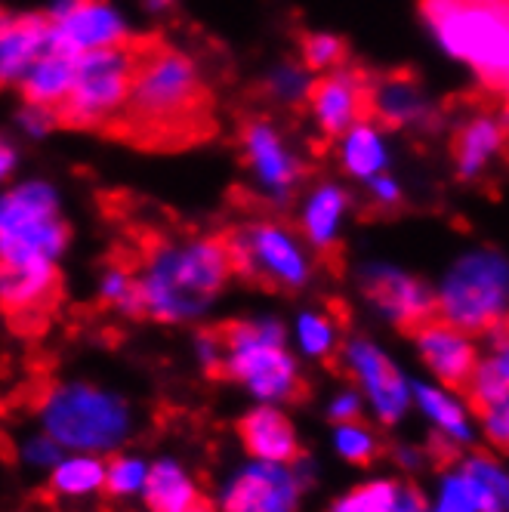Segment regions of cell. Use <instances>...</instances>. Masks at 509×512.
Segmentation results:
<instances>
[{
  "instance_id": "cell-1",
  "label": "cell",
  "mask_w": 509,
  "mask_h": 512,
  "mask_svg": "<svg viewBox=\"0 0 509 512\" xmlns=\"http://www.w3.org/2000/svg\"><path fill=\"white\" fill-rule=\"evenodd\" d=\"M210 90L198 62L158 38H139L136 75L121 118L105 136L142 149H173L192 142L207 124Z\"/></svg>"
},
{
  "instance_id": "cell-2",
  "label": "cell",
  "mask_w": 509,
  "mask_h": 512,
  "mask_svg": "<svg viewBox=\"0 0 509 512\" xmlns=\"http://www.w3.org/2000/svg\"><path fill=\"white\" fill-rule=\"evenodd\" d=\"M235 275L223 235L189 241H155L145 250L139 278L145 315L158 321H186L201 315Z\"/></svg>"
},
{
  "instance_id": "cell-3",
  "label": "cell",
  "mask_w": 509,
  "mask_h": 512,
  "mask_svg": "<svg viewBox=\"0 0 509 512\" xmlns=\"http://www.w3.org/2000/svg\"><path fill=\"white\" fill-rule=\"evenodd\" d=\"M207 374L250 386L266 401L303 405L309 386L297 361L284 349V327L278 321H223L198 337Z\"/></svg>"
},
{
  "instance_id": "cell-4",
  "label": "cell",
  "mask_w": 509,
  "mask_h": 512,
  "mask_svg": "<svg viewBox=\"0 0 509 512\" xmlns=\"http://www.w3.org/2000/svg\"><path fill=\"white\" fill-rule=\"evenodd\" d=\"M420 16L445 56L472 68L488 90L500 93L509 75V4L420 0Z\"/></svg>"
},
{
  "instance_id": "cell-5",
  "label": "cell",
  "mask_w": 509,
  "mask_h": 512,
  "mask_svg": "<svg viewBox=\"0 0 509 512\" xmlns=\"http://www.w3.org/2000/svg\"><path fill=\"white\" fill-rule=\"evenodd\" d=\"M139 38H130L121 47L90 50L78 59L75 87L53 108V118L62 127L108 133L121 118L130 99L133 75H136Z\"/></svg>"
},
{
  "instance_id": "cell-6",
  "label": "cell",
  "mask_w": 509,
  "mask_h": 512,
  "mask_svg": "<svg viewBox=\"0 0 509 512\" xmlns=\"http://www.w3.org/2000/svg\"><path fill=\"white\" fill-rule=\"evenodd\" d=\"M232 269L253 287L263 290H303L312 281L315 260L300 229H290L272 219H257L238 229L223 232Z\"/></svg>"
},
{
  "instance_id": "cell-7",
  "label": "cell",
  "mask_w": 509,
  "mask_h": 512,
  "mask_svg": "<svg viewBox=\"0 0 509 512\" xmlns=\"http://www.w3.org/2000/svg\"><path fill=\"white\" fill-rule=\"evenodd\" d=\"M439 294V318L463 334H488L509 312V263L497 250H472L451 266Z\"/></svg>"
},
{
  "instance_id": "cell-8",
  "label": "cell",
  "mask_w": 509,
  "mask_h": 512,
  "mask_svg": "<svg viewBox=\"0 0 509 512\" xmlns=\"http://www.w3.org/2000/svg\"><path fill=\"white\" fill-rule=\"evenodd\" d=\"M44 426L62 448L108 451L127 438L130 411L121 398L93 386H62L44 401Z\"/></svg>"
},
{
  "instance_id": "cell-9",
  "label": "cell",
  "mask_w": 509,
  "mask_h": 512,
  "mask_svg": "<svg viewBox=\"0 0 509 512\" xmlns=\"http://www.w3.org/2000/svg\"><path fill=\"white\" fill-rule=\"evenodd\" d=\"M241 152L244 164L253 176V186L272 207H290L306 179L303 158L290 149V142L281 136V130L266 121L253 118L241 127Z\"/></svg>"
},
{
  "instance_id": "cell-10",
  "label": "cell",
  "mask_w": 509,
  "mask_h": 512,
  "mask_svg": "<svg viewBox=\"0 0 509 512\" xmlns=\"http://www.w3.org/2000/svg\"><path fill=\"white\" fill-rule=\"evenodd\" d=\"M62 294L50 256H0V306L16 327L41 324Z\"/></svg>"
},
{
  "instance_id": "cell-11",
  "label": "cell",
  "mask_w": 509,
  "mask_h": 512,
  "mask_svg": "<svg viewBox=\"0 0 509 512\" xmlns=\"http://www.w3.org/2000/svg\"><path fill=\"white\" fill-rule=\"evenodd\" d=\"M50 53L81 59L90 50L121 47L133 34L105 0H56Z\"/></svg>"
},
{
  "instance_id": "cell-12",
  "label": "cell",
  "mask_w": 509,
  "mask_h": 512,
  "mask_svg": "<svg viewBox=\"0 0 509 512\" xmlns=\"http://www.w3.org/2000/svg\"><path fill=\"white\" fill-rule=\"evenodd\" d=\"M509 155V108L491 112L482 108L476 115L457 121L451 136V164L454 176L466 186H476L491 176L497 164Z\"/></svg>"
},
{
  "instance_id": "cell-13",
  "label": "cell",
  "mask_w": 509,
  "mask_h": 512,
  "mask_svg": "<svg viewBox=\"0 0 509 512\" xmlns=\"http://www.w3.org/2000/svg\"><path fill=\"white\" fill-rule=\"evenodd\" d=\"M361 290L408 337L426 321L439 318V294L408 272H398L389 266H371L361 275Z\"/></svg>"
},
{
  "instance_id": "cell-14",
  "label": "cell",
  "mask_w": 509,
  "mask_h": 512,
  "mask_svg": "<svg viewBox=\"0 0 509 512\" xmlns=\"http://www.w3.org/2000/svg\"><path fill=\"white\" fill-rule=\"evenodd\" d=\"M309 112L321 136L340 139L358 121L371 118V78L355 68H337L315 78Z\"/></svg>"
},
{
  "instance_id": "cell-15",
  "label": "cell",
  "mask_w": 509,
  "mask_h": 512,
  "mask_svg": "<svg viewBox=\"0 0 509 512\" xmlns=\"http://www.w3.org/2000/svg\"><path fill=\"white\" fill-rule=\"evenodd\" d=\"M371 121L386 130H435L439 108L414 75L398 71L371 78Z\"/></svg>"
},
{
  "instance_id": "cell-16",
  "label": "cell",
  "mask_w": 509,
  "mask_h": 512,
  "mask_svg": "<svg viewBox=\"0 0 509 512\" xmlns=\"http://www.w3.org/2000/svg\"><path fill=\"white\" fill-rule=\"evenodd\" d=\"M303 491V479L284 463L247 466L229 485L223 512H294Z\"/></svg>"
},
{
  "instance_id": "cell-17",
  "label": "cell",
  "mask_w": 509,
  "mask_h": 512,
  "mask_svg": "<svg viewBox=\"0 0 509 512\" xmlns=\"http://www.w3.org/2000/svg\"><path fill=\"white\" fill-rule=\"evenodd\" d=\"M411 337H414L423 361L429 364V371L445 386L463 392L479 368V352L472 346L469 334H463L460 327H454L442 318H432L423 327H417Z\"/></svg>"
},
{
  "instance_id": "cell-18",
  "label": "cell",
  "mask_w": 509,
  "mask_h": 512,
  "mask_svg": "<svg viewBox=\"0 0 509 512\" xmlns=\"http://www.w3.org/2000/svg\"><path fill=\"white\" fill-rule=\"evenodd\" d=\"M346 364L358 377V383L368 389V398L374 401V408L383 423H395L405 414L408 386H405L402 374L395 371V364L380 349H374L365 340H352L346 346Z\"/></svg>"
},
{
  "instance_id": "cell-19",
  "label": "cell",
  "mask_w": 509,
  "mask_h": 512,
  "mask_svg": "<svg viewBox=\"0 0 509 512\" xmlns=\"http://www.w3.org/2000/svg\"><path fill=\"white\" fill-rule=\"evenodd\" d=\"M349 204H352V198L340 182H318V186H312L306 192L297 229L315 253H321V256L337 253L340 229L349 213Z\"/></svg>"
},
{
  "instance_id": "cell-20",
  "label": "cell",
  "mask_w": 509,
  "mask_h": 512,
  "mask_svg": "<svg viewBox=\"0 0 509 512\" xmlns=\"http://www.w3.org/2000/svg\"><path fill=\"white\" fill-rule=\"evenodd\" d=\"M53 38V16H19L0 25V87H7L16 78H25L28 71L50 53Z\"/></svg>"
},
{
  "instance_id": "cell-21",
  "label": "cell",
  "mask_w": 509,
  "mask_h": 512,
  "mask_svg": "<svg viewBox=\"0 0 509 512\" xmlns=\"http://www.w3.org/2000/svg\"><path fill=\"white\" fill-rule=\"evenodd\" d=\"M238 435L247 454L263 463H300L303 460V448H300L294 423L275 408H257L247 417H241Z\"/></svg>"
},
{
  "instance_id": "cell-22",
  "label": "cell",
  "mask_w": 509,
  "mask_h": 512,
  "mask_svg": "<svg viewBox=\"0 0 509 512\" xmlns=\"http://www.w3.org/2000/svg\"><path fill=\"white\" fill-rule=\"evenodd\" d=\"M337 161H340L343 173L368 182L380 173H389L392 152H389V142H386L383 130L371 118H365L337 139Z\"/></svg>"
},
{
  "instance_id": "cell-23",
  "label": "cell",
  "mask_w": 509,
  "mask_h": 512,
  "mask_svg": "<svg viewBox=\"0 0 509 512\" xmlns=\"http://www.w3.org/2000/svg\"><path fill=\"white\" fill-rule=\"evenodd\" d=\"M75 75H78V59L47 53L22 78V96L31 108H47V112H53V108L62 105V99L71 93V87H75Z\"/></svg>"
},
{
  "instance_id": "cell-24",
  "label": "cell",
  "mask_w": 509,
  "mask_h": 512,
  "mask_svg": "<svg viewBox=\"0 0 509 512\" xmlns=\"http://www.w3.org/2000/svg\"><path fill=\"white\" fill-rule=\"evenodd\" d=\"M145 503L152 512H189L198 503V491L189 475L173 460H158L145 475Z\"/></svg>"
},
{
  "instance_id": "cell-25",
  "label": "cell",
  "mask_w": 509,
  "mask_h": 512,
  "mask_svg": "<svg viewBox=\"0 0 509 512\" xmlns=\"http://www.w3.org/2000/svg\"><path fill=\"white\" fill-rule=\"evenodd\" d=\"M463 475L476 491L479 512H509V475L491 457H469L463 463Z\"/></svg>"
},
{
  "instance_id": "cell-26",
  "label": "cell",
  "mask_w": 509,
  "mask_h": 512,
  "mask_svg": "<svg viewBox=\"0 0 509 512\" xmlns=\"http://www.w3.org/2000/svg\"><path fill=\"white\" fill-rule=\"evenodd\" d=\"M315 78L312 71L303 65V62H275L266 78H263V90L272 102L278 105H309V96H312V87H315Z\"/></svg>"
},
{
  "instance_id": "cell-27",
  "label": "cell",
  "mask_w": 509,
  "mask_h": 512,
  "mask_svg": "<svg viewBox=\"0 0 509 512\" xmlns=\"http://www.w3.org/2000/svg\"><path fill=\"white\" fill-rule=\"evenodd\" d=\"M99 488H105V466L96 457H68L53 469V491L59 494L81 497Z\"/></svg>"
},
{
  "instance_id": "cell-28",
  "label": "cell",
  "mask_w": 509,
  "mask_h": 512,
  "mask_svg": "<svg viewBox=\"0 0 509 512\" xmlns=\"http://www.w3.org/2000/svg\"><path fill=\"white\" fill-rule=\"evenodd\" d=\"M346 56H349L346 41L331 31H312V34H303V41H300V62L312 75H327V71L343 68Z\"/></svg>"
},
{
  "instance_id": "cell-29",
  "label": "cell",
  "mask_w": 509,
  "mask_h": 512,
  "mask_svg": "<svg viewBox=\"0 0 509 512\" xmlns=\"http://www.w3.org/2000/svg\"><path fill=\"white\" fill-rule=\"evenodd\" d=\"M414 395H417V401H420V408H423L435 423H439V426L454 438V442H466V438H469V426H466V417H463L460 405H454V401H451L445 392L432 389V386H417Z\"/></svg>"
},
{
  "instance_id": "cell-30",
  "label": "cell",
  "mask_w": 509,
  "mask_h": 512,
  "mask_svg": "<svg viewBox=\"0 0 509 512\" xmlns=\"http://www.w3.org/2000/svg\"><path fill=\"white\" fill-rule=\"evenodd\" d=\"M395 494H398V482H371L337 500L331 512H383L392 506Z\"/></svg>"
},
{
  "instance_id": "cell-31",
  "label": "cell",
  "mask_w": 509,
  "mask_h": 512,
  "mask_svg": "<svg viewBox=\"0 0 509 512\" xmlns=\"http://www.w3.org/2000/svg\"><path fill=\"white\" fill-rule=\"evenodd\" d=\"M337 451L349 463H355V466H368L380 454V445H377V438H374V432L368 426L340 423V429H337Z\"/></svg>"
},
{
  "instance_id": "cell-32",
  "label": "cell",
  "mask_w": 509,
  "mask_h": 512,
  "mask_svg": "<svg viewBox=\"0 0 509 512\" xmlns=\"http://www.w3.org/2000/svg\"><path fill=\"white\" fill-rule=\"evenodd\" d=\"M300 343L309 355L321 358V361H334V346H337V334L334 324L327 321L324 315L306 312L300 318Z\"/></svg>"
},
{
  "instance_id": "cell-33",
  "label": "cell",
  "mask_w": 509,
  "mask_h": 512,
  "mask_svg": "<svg viewBox=\"0 0 509 512\" xmlns=\"http://www.w3.org/2000/svg\"><path fill=\"white\" fill-rule=\"evenodd\" d=\"M145 475H149V469L142 466V460L118 457L105 466V491L115 494V497L136 494L139 488H145Z\"/></svg>"
},
{
  "instance_id": "cell-34",
  "label": "cell",
  "mask_w": 509,
  "mask_h": 512,
  "mask_svg": "<svg viewBox=\"0 0 509 512\" xmlns=\"http://www.w3.org/2000/svg\"><path fill=\"white\" fill-rule=\"evenodd\" d=\"M365 186H368L371 204H374L377 210H383V213H389V210H395V207H402V204H405V192H402V186H398V179H395L392 173H380V176L368 179Z\"/></svg>"
},
{
  "instance_id": "cell-35",
  "label": "cell",
  "mask_w": 509,
  "mask_h": 512,
  "mask_svg": "<svg viewBox=\"0 0 509 512\" xmlns=\"http://www.w3.org/2000/svg\"><path fill=\"white\" fill-rule=\"evenodd\" d=\"M479 420L485 423V435L491 438V442L500 451H509V395L503 401H497V405L491 411H485Z\"/></svg>"
},
{
  "instance_id": "cell-36",
  "label": "cell",
  "mask_w": 509,
  "mask_h": 512,
  "mask_svg": "<svg viewBox=\"0 0 509 512\" xmlns=\"http://www.w3.org/2000/svg\"><path fill=\"white\" fill-rule=\"evenodd\" d=\"M426 509H429L426 497L414 485H398V494H395L392 506L383 509V512H426Z\"/></svg>"
},
{
  "instance_id": "cell-37",
  "label": "cell",
  "mask_w": 509,
  "mask_h": 512,
  "mask_svg": "<svg viewBox=\"0 0 509 512\" xmlns=\"http://www.w3.org/2000/svg\"><path fill=\"white\" fill-rule=\"evenodd\" d=\"M358 414H361V401H358V395H352V392H346V395H340L334 405H331V417L337 420V423H358Z\"/></svg>"
},
{
  "instance_id": "cell-38",
  "label": "cell",
  "mask_w": 509,
  "mask_h": 512,
  "mask_svg": "<svg viewBox=\"0 0 509 512\" xmlns=\"http://www.w3.org/2000/svg\"><path fill=\"white\" fill-rule=\"evenodd\" d=\"M59 442H53V438L47 435V438H38L31 448H28V460H34V463H53V460H59Z\"/></svg>"
},
{
  "instance_id": "cell-39",
  "label": "cell",
  "mask_w": 509,
  "mask_h": 512,
  "mask_svg": "<svg viewBox=\"0 0 509 512\" xmlns=\"http://www.w3.org/2000/svg\"><path fill=\"white\" fill-rule=\"evenodd\" d=\"M488 337H491V346H494V352L497 349H509V312L491 327L488 331Z\"/></svg>"
},
{
  "instance_id": "cell-40",
  "label": "cell",
  "mask_w": 509,
  "mask_h": 512,
  "mask_svg": "<svg viewBox=\"0 0 509 512\" xmlns=\"http://www.w3.org/2000/svg\"><path fill=\"white\" fill-rule=\"evenodd\" d=\"M13 167H16V155H13V149L7 142H0V179H7L10 173H13Z\"/></svg>"
},
{
  "instance_id": "cell-41",
  "label": "cell",
  "mask_w": 509,
  "mask_h": 512,
  "mask_svg": "<svg viewBox=\"0 0 509 512\" xmlns=\"http://www.w3.org/2000/svg\"><path fill=\"white\" fill-rule=\"evenodd\" d=\"M491 361H494V368L509 380V349H497V352L491 355Z\"/></svg>"
},
{
  "instance_id": "cell-42",
  "label": "cell",
  "mask_w": 509,
  "mask_h": 512,
  "mask_svg": "<svg viewBox=\"0 0 509 512\" xmlns=\"http://www.w3.org/2000/svg\"><path fill=\"white\" fill-rule=\"evenodd\" d=\"M145 7H149L152 13H167L173 7V0H145Z\"/></svg>"
},
{
  "instance_id": "cell-43",
  "label": "cell",
  "mask_w": 509,
  "mask_h": 512,
  "mask_svg": "<svg viewBox=\"0 0 509 512\" xmlns=\"http://www.w3.org/2000/svg\"><path fill=\"white\" fill-rule=\"evenodd\" d=\"M189 512H216V509H213V503H210L207 497H198V503H195Z\"/></svg>"
},
{
  "instance_id": "cell-44",
  "label": "cell",
  "mask_w": 509,
  "mask_h": 512,
  "mask_svg": "<svg viewBox=\"0 0 509 512\" xmlns=\"http://www.w3.org/2000/svg\"><path fill=\"white\" fill-rule=\"evenodd\" d=\"M463 4H485V7H503L509 0H463Z\"/></svg>"
},
{
  "instance_id": "cell-45",
  "label": "cell",
  "mask_w": 509,
  "mask_h": 512,
  "mask_svg": "<svg viewBox=\"0 0 509 512\" xmlns=\"http://www.w3.org/2000/svg\"><path fill=\"white\" fill-rule=\"evenodd\" d=\"M500 96L506 99V108H509V75H506V81H503V87H500Z\"/></svg>"
},
{
  "instance_id": "cell-46",
  "label": "cell",
  "mask_w": 509,
  "mask_h": 512,
  "mask_svg": "<svg viewBox=\"0 0 509 512\" xmlns=\"http://www.w3.org/2000/svg\"><path fill=\"white\" fill-rule=\"evenodd\" d=\"M4 22H7V19H4V13H0V25H4Z\"/></svg>"
}]
</instances>
